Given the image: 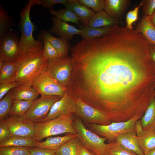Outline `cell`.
I'll use <instances>...</instances> for the list:
<instances>
[{
	"instance_id": "cell-1",
	"label": "cell",
	"mask_w": 155,
	"mask_h": 155,
	"mask_svg": "<svg viewBox=\"0 0 155 155\" xmlns=\"http://www.w3.org/2000/svg\"><path fill=\"white\" fill-rule=\"evenodd\" d=\"M149 44L142 34L126 27L83 40L72 57V95L103 112L112 122L143 115L155 88Z\"/></svg>"
},
{
	"instance_id": "cell-2",
	"label": "cell",
	"mask_w": 155,
	"mask_h": 155,
	"mask_svg": "<svg viewBox=\"0 0 155 155\" xmlns=\"http://www.w3.org/2000/svg\"><path fill=\"white\" fill-rule=\"evenodd\" d=\"M48 62L43 48L27 54H21L15 62L18 86H32L35 78L47 71Z\"/></svg>"
},
{
	"instance_id": "cell-3",
	"label": "cell",
	"mask_w": 155,
	"mask_h": 155,
	"mask_svg": "<svg viewBox=\"0 0 155 155\" xmlns=\"http://www.w3.org/2000/svg\"><path fill=\"white\" fill-rule=\"evenodd\" d=\"M75 115H63L52 120L34 123L36 141L40 142L45 138L65 133L76 135L73 125Z\"/></svg>"
},
{
	"instance_id": "cell-4",
	"label": "cell",
	"mask_w": 155,
	"mask_h": 155,
	"mask_svg": "<svg viewBox=\"0 0 155 155\" xmlns=\"http://www.w3.org/2000/svg\"><path fill=\"white\" fill-rule=\"evenodd\" d=\"M33 5L32 0H29L20 13L19 24L21 33L20 44L21 54L29 53L43 48V43L36 40L33 36L35 28L30 20V13L31 8Z\"/></svg>"
},
{
	"instance_id": "cell-5",
	"label": "cell",
	"mask_w": 155,
	"mask_h": 155,
	"mask_svg": "<svg viewBox=\"0 0 155 155\" xmlns=\"http://www.w3.org/2000/svg\"><path fill=\"white\" fill-rule=\"evenodd\" d=\"M143 115H137L124 122H114L107 125L90 123L87 126L90 130L98 135L105 137L109 143L115 141L118 135L128 132L136 133L135 124Z\"/></svg>"
},
{
	"instance_id": "cell-6",
	"label": "cell",
	"mask_w": 155,
	"mask_h": 155,
	"mask_svg": "<svg viewBox=\"0 0 155 155\" xmlns=\"http://www.w3.org/2000/svg\"><path fill=\"white\" fill-rule=\"evenodd\" d=\"M73 126L77 134V137L85 147L92 151L96 155H106L109 143L106 144V138L101 137L96 134L87 129L82 120L75 119Z\"/></svg>"
},
{
	"instance_id": "cell-7",
	"label": "cell",
	"mask_w": 155,
	"mask_h": 155,
	"mask_svg": "<svg viewBox=\"0 0 155 155\" xmlns=\"http://www.w3.org/2000/svg\"><path fill=\"white\" fill-rule=\"evenodd\" d=\"M73 69L71 57L67 56L48 60L47 72L65 87H67L70 82Z\"/></svg>"
},
{
	"instance_id": "cell-8",
	"label": "cell",
	"mask_w": 155,
	"mask_h": 155,
	"mask_svg": "<svg viewBox=\"0 0 155 155\" xmlns=\"http://www.w3.org/2000/svg\"><path fill=\"white\" fill-rule=\"evenodd\" d=\"M61 98L56 96H41L33 101L30 109L23 116L24 118L34 123L41 122L48 115L53 104Z\"/></svg>"
},
{
	"instance_id": "cell-9",
	"label": "cell",
	"mask_w": 155,
	"mask_h": 155,
	"mask_svg": "<svg viewBox=\"0 0 155 155\" xmlns=\"http://www.w3.org/2000/svg\"><path fill=\"white\" fill-rule=\"evenodd\" d=\"M32 86L41 96H56L62 97L67 89L52 77L47 71L34 79Z\"/></svg>"
},
{
	"instance_id": "cell-10",
	"label": "cell",
	"mask_w": 155,
	"mask_h": 155,
	"mask_svg": "<svg viewBox=\"0 0 155 155\" xmlns=\"http://www.w3.org/2000/svg\"><path fill=\"white\" fill-rule=\"evenodd\" d=\"M77 105L75 114L82 118L86 122L101 125H107L112 122L102 112L86 104L80 98H73Z\"/></svg>"
},
{
	"instance_id": "cell-11",
	"label": "cell",
	"mask_w": 155,
	"mask_h": 155,
	"mask_svg": "<svg viewBox=\"0 0 155 155\" xmlns=\"http://www.w3.org/2000/svg\"><path fill=\"white\" fill-rule=\"evenodd\" d=\"M21 53L20 40L13 32L8 31L0 38V57L5 62H15Z\"/></svg>"
},
{
	"instance_id": "cell-12",
	"label": "cell",
	"mask_w": 155,
	"mask_h": 155,
	"mask_svg": "<svg viewBox=\"0 0 155 155\" xmlns=\"http://www.w3.org/2000/svg\"><path fill=\"white\" fill-rule=\"evenodd\" d=\"M9 116L4 120L12 136L35 137L34 123L26 120L23 116Z\"/></svg>"
},
{
	"instance_id": "cell-13",
	"label": "cell",
	"mask_w": 155,
	"mask_h": 155,
	"mask_svg": "<svg viewBox=\"0 0 155 155\" xmlns=\"http://www.w3.org/2000/svg\"><path fill=\"white\" fill-rule=\"evenodd\" d=\"M76 112L75 101L66 91L61 98L53 104L48 115L41 122L52 120L63 115L75 114Z\"/></svg>"
},
{
	"instance_id": "cell-14",
	"label": "cell",
	"mask_w": 155,
	"mask_h": 155,
	"mask_svg": "<svg viewBox=\"0 0 155 155\" xmlns=\"http://www.w3.org/2000/svg\"><path fill=\"white\" fill-rule=\"evenodd\" d=\"M53 25L49 31L60 38L67 40L71 39L74 35H80L81 30L78 29L74 26L70 25L66 22L57 18L55 16L51 18Z\"/></svg>"
},
{
	"instance_id": "cell-15",
	"label": "cell",
	"mask_w": 155,
	"mask_h": 155,
	"mask_svg": "<svg viewBox=\"0 0 155 155\" xmlns=\"http://www.w3.org/2000/svg\"><path fill=\"white\" fill-rule=\"evenodd\" d=\"M65 6L70 10L85 26L96 13L93 9L80 3L78 0H68Z\"/></svg>"
},
{
	"instance_id": "cell-16",
	"label": "cell",
	"mask_w": 155,
	"mask_h": 155,
	"mask_svg": "<svg viewBox=\"0 0 155 155\" xmlns=\"http://www.w3.org/2000/svg\"><path fill=\"white\" fill-rule=\"evenodd\" d=\"M130 1L129 0H105L104 11L112 18L120 20Z\"/></svg>"
},
{
	"instance_id": "cell-17",
	"label": "cell",
	"mask_w": 155,
	"mask_h": 155,
	"mask_svg": "<svg viewBox=\"0 0 155 155\" xmlns=\"http://www.w3.org/2000/svg\"><path fill=\"white\" fill-rule=\"evenodd\" d=\"M120 24V20L112 18L103 10L96 12L86 26L96 28L113 27Z\"/></svg>"
},
{
	"instance_id": "cell-18",
	"label": "cell",
	"mask_w": 155,
	"mask_h": 155,
	"mask_svg": "<svg viewBox=\"0 0 155 155\" xmlns=\"http://www.w3.org/2000/svg\"><path fill=\"white\" fill-rule=\"evenodd\" d=\"M39 36L41 39L44 38L47 40L57 51L61 57L67 56L69 51L71 48L67 40L54 36L45 30L42 31Z\"/></svg>"
},
{
	"instance_id": "cell-19",
	"label": "cell",
	"mask_w": 155,
	"mask_h": 155,
	"mask_svg": "<svg viewBox=\"0 0 155 155\" xmlns=\"http://www.w3.org/2000/svg\"><path fill=\"white\" fill-rule=\"evenodd\" d=\"M115 141L138 155L144 154L140 146L136 133L128 132L120 135L116 137Z\"/></svg>"
},
{
	"instance_id": "cell-20",
	"label": "cell",
	"mask_w": 155,
	"mask_h": 155,
	"mask_svg": "<svg viewBox=\"0 0 155 155\" xmlns=\"http://www.w3.org/2000/svg\"><path fill=\"white\" fill-rule=\"evenodd\" d=\"M77 137L75 134L69 133L64 136L48 137L43 142H36L34 147L57 151L63 145Z\"/></svg>"
},
{
	"instance_id": "cell-21",
	"label": "cell",
	"mask_w": 155,
	"mask_h": 155,
	"mask_svg": "<svg viewBox=\"0 0 155 155\" xmlns=\"http://www.w3.org/2000/svg\"><path fill=\"white\" fill-rule=\"evenodd\" d=\"M135 30L142 35L149 44L155 46V27L149 17L144 15L137 24Z\"/></svg>"
},
{
	"instance_id": "cell-22",
	"label": "cell",
	"mask_w": 155,
	"mask_h": 155,
	"mask_svg": "<svg viewBox=\"0 0 155 155\" xmlns=\"http://www.w3.org/2000/svg\"><path fill=\"white\" fill-rule=\"evenodd\" d=\"M14 99L33 101L39 94L31 86H18L11 90Z\"/></svg>"
},
{
	"instance_id": "cell-23",
	"label": "cell",
	"mask_w": 155,
	"mask_h": 155,
	"mask_svg": "<svg viewBox=\"0 0 155 155\" xmlns=\"http://www.w3.org/2000/svg\"><path fill=\"white\" fill-rule=\"evenodd\" d=\"M119 27L96 28L86 26L81 29L80 35L84 39L94 38L112 33Z\"/></svg>"
},
{
	"instance_id": "cell-24",
	"label": "cell",
	"mask_w": 155,
	"mask_h": 155,
	"mask_svg": "<svg viewBox=\"0 0 155 155\" xmlns=\"http://www.w3.org/2000/svg\"><path fill=\"white\" fill-rule=\"evenodd\" d=\"M138 138L140 146L144 154L155 149V129L143 130Z\"/></svg>"
},
{
	"instance_id": "cell-25",
	"label": "cell",
	"mask_w": 155,
	"mask_h": 155,
	"mask_svg": "<svg viewBox=\"0 0 155 155\" xmlns=\"http://www.w3.org/2000/svg\"><path fill=\"white\" fill-rule=\"evenodd\" d=\"M140 120L143 130L155 129V97L154 96Z\"/></svg>"
},
{
	"instance_id": "cell-26",
	"label": "cell",
	"mask_w": 155,
	"mask_h": 155,
	"mask_svg": "<svg viewBox=\"0 0 155 155\" xmlns=\"http://www.w3.org/2000/svg\"><path fill=\"white\" fill-rule=\"evenodd\" d=\"M37 142L34 137H26L13 136L9 140L0 142V148L8 146L34 147Z\"/></svg>"
},
{
	"instance_id": "cell-27",
	"label": "cell",
	"mask_w": 155,
	"mask_h": 155,
	"mask_svg": "<svg viewBox=\"0 0 155 155\" xmlns=\"http://www.w3.org/2000/svg\"><path fill=\"white\" fill-rule=\"evenodd\" d=\"M16 68L15 62H5L0 70V84L16 82Z\"/></svg>"
},
{
	"instance_id": "cell-28",
	"label": "cell",
	"mask_w": 155,
	"mask_h": 155,
	"mask_svg": "<svg viewBox=\"0 0 155 155\" xmlns=\"http://www.w3.org/2000/svg\"><path fill=\"white\" fill-rule=\"evenodd\" d=\"M33 101L14 99L9 116H23L30 109Z\"/></svg>"
},
{
	"instance_id": "cell-29",
	"label": "cell",
	"mask_w": 155,
	"mask_h": 155,
	"mask_svg": "<svg viewBox=\"0 0 155 155\" xmlns=\"http://www.w3.org/2000/svg\"><path fill=\"white\" fill-rule=\"evenodd\" d=\"M50 13L57 18L65 22H71L79 25V18L69 9L65 8L56 10L53 8L50 9Z\"/></svg>"
},
{
	"instance_id": "cell-30",
	"label": "cell",
	"mask_w": 155,
	"mask_h": 155,
	"mask_svg": "<svg viewBox=\"0 0 155 155\" xmlns=\"http://www.w3.org/2000/svg\"><path fill=\"white\" fill-rule=\"evenodd\" d=\"M80 142L76 137L62 146L56 151L57 155H77Z\"/></svg>"
},
{
	"instance_id": "cell-31",
	"label": "cell",
	"mask_w": 155,
	"mask_h": 155,
	"mask_svg": "<svg viewBox=\"0 0 155 155\" xmlns=\"http://www.w3.org/2000/svg\"><path fill=\"white\" fill-rule=\"evenodd\" d=\"M13 100L11 90L0 100V121L4 120L9 115Z\"/></svg>"
},
{
	"instance_id": "cell-32",
	"label": "cell",
	"mask_w": 155,
	"mask_h": 155,
	"mask_svg": "<svg viewBox=\"0 0 155 155\" xmlns=\"http://www.w3.org/2000/svg\"><path fill=\"white\" fill-rule=\"evenodd\" d=\"M13 20L10 16L0 6V38L5 35L12 27Z\"/></svg>"
},
{
	"instance_id": "cell-33",
	"label": "cell",
	"mask_w": 155,
	"mask_h": 155,
	"mask_svg": "<svg viewBox=\"0 0 155 155\" xmlns=\"http://www.w3.org/2000/svg\"><path fill=\"white\" fill-rule=\"evenodd\" d=\"M109 143L106 155H138L116 141Z\"/></svg>"
},
{
	"instance_id": "cell-34",
	"label": "cell",
	"mask_w": 155,
	"mask_h": 155,
	"mask_svg": "<svg viewBox=\"0 0 155 155\" xmlns=\"http://www.w3.org/2000/svg\"><path fill=\"white\" fill-rule=\"evenodd\" d=\"M0 155H30L28 147L8 146L0 148Z\"/></svg>"
},
{
	"instance_id": "cell-35",
	"label": "cell",
	"mask_w": 155,
	"mask_h": 155,
	"mask_svg": "<svg viewBox=\"0 0 155 155\" xmlns=\"http://www.w3.org/2000/svg\"><path fill=\"white\" fill-rule=\"evenodd\" d=\"M43 43V49L44 53L48 60L61 57L57 51L47 40L41 39Z\"/></svg>"
},
{
	"instance_id": "cell-36",
	"label": "cell",
	"mask_w": 155,
	"mask_h": 155,
	"mask_svg": "<svg viewBox=\"0 0 155 155\" xmlns=\"http://www.w3.org/2000/svg\"><path fill=\"white\" fill-rule=\"evenodd\" d=\"M80 4L92 8L98 12L104 10L105 0H78Z\"/></svg>"
},
{
	"instance_id": "cell-37",
	"label": "cell",
	"mask_w": 155,
	"mask_h": 155,
	"mask_svg": "<svg viewBox=\"0 0 155 155\" xmlns=\"http://www.w3.org/2000/svg\"><path fill=\"white\" fill-rule=\"evenodd\" d=\"M141 2L140 4L133 10L129 11L126 16V28L128 29H133L132 24L138 19V13L139 8L142 6Z\"/></svg>"
},
{
	"instance_id": "cell-38",
	"label": "cell",
	"mask_w": 155,
	"mask_h": 155,
	"mask_svg": "<svg viewBox=\"0 0 155 155\" xmlns=\"http://www.w3.org/2000/svg\"><path fill=\"white\" fill-rule=\"evenodd\" d=\"M141 2L144 15L150 17L155 10V0H142Z\"/></svg>"
},
{
	"instance_id": "cell-39",
	"label": "cell",
	"mask_w": 155,
	"mask_h": 155,
	"mask_svg": "<svg viewBox=\"0 0 155 155\" xmlns=\"http://www.w3.org/2000/svg\"><path fill=\"white\" fill-rule=\"evenodd\" d=\"M68 0H32L34 5H40L44 7L50 9L56 4H61L64 6L66 5Z\"/></svg>"
},
{
	"instance_id": "cell-40",
	"label": "cell",
	"mask_w": 155,
	"mask_h": 155,
	"mask_svg": "<svg viewBox=\"0 0 155 155\" xmlns=\"http://www.w3.org/2000/svg\"><path fill=\"white\" fill-rule=\"evenodd\" d=\"M12 136L5 120L0 121V142L9 140Z\"/></svg>"
},
{
	"instance_id": "cell-41",
	"label": "cell",
	"mask_w": 155,
	"mask_h": 155,
	"mask_svg": "<svg viewBox=\"0 0 155 155\" xmlns=\"http://www.w3.org/2000/svg\"><path fill=\"white\" fill-rule=\"evenodd\" d=\"M30 155H57L56 151L36 147H28Z\"/></svg>"
},
{
	"instance_id": "cell-42",
	"label": "cell",
	"mask_w": 155,
	"mask_h": 155,
	"mask_svg": "<svg viewBox=\"0 0 155 155\" xmlns=\"http://www.w3.org/2000/svg\"><path fill=\"white\" fill-rule=\"evenodd\" d=\"M18 86V83L16 82L0 84V100L10 91Z\"/></svg>"
},
{
	"instance_id": "cell-43",
	"label": "cell",
	"mask_w": 155,
	"mask_h": 155,
	"mask_svg": "<svg viewBox=\"0 0 155 155\" xmlns=\"http://www.w3.org/2000/svg\"><path fill=\"white\" fill-rule=\"evenodd\" d=\"M77 155H96L92 151L84 146L80 142V144Z\"/></svg>"
},
{
	"instance_id": "cell-44",
	"label": "cell",
	"mask_w": 155,
	"mask_h": 155,
	"mask_svg": "<svg viewBox=\"0 0 155 155\" xmlns=\"http://www.w3.org/2000/svg\"><path fill=\"white\" fill-rule=\"evenodd\" d=\"M135 128L137 135L138 137L140 136L143 131L140 120H138L136 122L135 124Z\"/></svg>"
},
{
	"instance_id": "cell-45",
	"label": "cell",
	"mask_w": 155,
	"mask_h": 155,
	"mask_svg": "<svg viewBox=\"0 0 155 155\" xmlns=\"http://www.w3.org/2000/svg\"><path fill=\"white\" fill-rule=\"evenodd\" d=\"M149 49L150 56L155 65V46L149 44Z\"/></svg>"
},
{
	"instance_id": "cell-46",
	"label": "cell",
	"mask_w": 155,
	"mask_h": 155,
	"mask_svg": "<svg viewBox=\"0 0 155 155\" xmlns=\"http://www.w3.org/2000/svg\"><path fill=\"white\" fill-rule=\"evenodd\" d=\"M150 19L152 23L155 27V10L150 17Z\"/></svg>"
},
{
	"instance_id": "cell-47",
	"label": "cell",
	"mask_w": 155,
	"mask_h": 155,
	"mask_svg": "<svg viewBox=\"0 0 155 155\" xmlns=\"http://www.w3.org/2000/svg\"><path fill=\"white\" fill-rule=\"evenodd\" d=\"M144 155H155V149L144 154Z\"/></svg>"
},
{
	"instance_id": "cell-48",
	"label": "cell",
	"mask_w": 155,
	"mask_h": 155,
	"mask_svg": "<svg viewBox=\"0 0 155 155\" xmlns=\"http://www.w3.org/2000/svg\"><path fill=\"white\" fill-rule=\"evenodd\" d=\"M5 61L1 57H0V70L2 69L4 64Z\"/></svg>"
},
{
	"instance_id": "cell-49",
	"label": "cell",
	"mask_w": 155,
	"mask_h": 155,
	"mask_svg": "<svg viewBox=\"0 0 155 155\" xmlns=\"http://www.w3.org/2000/svg\"><path fill=\"white\" fill-rule=\"evenodd\" d=\"M154 97H155V88L154 90Z\"/></svg>"
}]
</instances>
